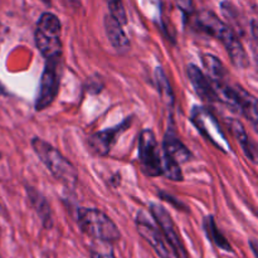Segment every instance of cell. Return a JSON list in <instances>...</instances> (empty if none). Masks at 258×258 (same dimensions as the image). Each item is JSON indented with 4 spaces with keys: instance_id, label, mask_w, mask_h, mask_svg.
<instances>
[{
    "instance_id": "1",
    "label": "cell",
    "mask_w": 258,
    "mask_h": 258,
    "mask_svg": "<svg viewBox=\"0 0 258 258\" xmlns=\"http://www.w3.org/2000/svg\"><path fill=\"white\" fill-rule=\"evenodd\" d=\"M197 25L207 34L218 39L226 48L232 63L238 68H246L249 66L248 55L237 35L236 30L231 25L226 24L218 15L211 10H201L197 14Z\"/></svg>"
},
{
    "instance_id": "2",
    "label": "cell",
    "mask_w": 258,
    "mask_h": 258,
    "mask_svg": "<svg viewBox=\"0 0 258 258\" xmlns=\"http://www.w3.org/2000/svg\"><path fill=\"white\" fill-rule=\"evenodd\" d=\"M32 148L58 183L71 190L76 188L78 183L77 169L67 158L62 155L58 149L40 138L33 139Z\"/></svg>"
},
{
    "instance_id": "3",
    "label": "cell",
    "mask_w": 258,
    "mask_h": 258,
    "mask_svg": "<svg viewBox=\"0 0 258 258\" xmlns=\"http://www.w3.org/2000/svg\"><path fill=\"white\" fill-rule=\"evenodd\" d=\"M76 222L83 233L103 243H116L121 238L120 229L115 222L100 209L78 208Z\"/></svg>"
},
{
    "instance_id": "4",
    "label": "cell",
    "mask_w": 258,
    "mask_h": 258,
    "mask_svg": "<svg viewBox=\"0 0 258 258\" xmlns=\"http://www.w3.org/2000/svg\"><path fill=\"white\" fill-rule=\"evenodd\" d=\"M62 24L59 18L50 12H45L38 19L35 28V45L40 54L47 59L62 58V40H60Z\"/></svg>"
},
{
    "instance_id": "5",
    "label": "cell",
    "mask_w": 258,
    "mask_h": 258,
    "mask_svg": "<svg viewBox=\"0 0 258 258\" xmlns=\"http://www.w3.org/2000/svg\"><path fill=\"white\" fill-rule=\"evenodd\" d=\"M190 120L197 127V130L212 145H214L218 150L223 151V153L229 151L231 145L226 140V135H224L223 130L221 128L218 121L216 120V117H214V115L211 111L202 107V106H194L193 110H191Z\"/></svg>"
},
{
    "instance_id": "6",
    "label": "cell",
    "mask_w": 258,
    "mask_h": 258,
    "mask_svg": "<svg viewBox=\"0 0 258 258\" xmlns=\"http://www.w3.org/2000/svg\"><path fill=\"white\" fill-rule=\"evenodd\" d=\"M60 81V59H47L35 98V110L44 111L54 102Z\"/></svg>"
},
{
    "instance_id": "7",
    "label": "cell",
    "mask_w": 258,
    "mask_h": 258,
    "mask_svg": "<svg viewBox=\"0 0 258 258\" xmlns=\"http://www.w3.org/2000/svg\"><path fill=\"white\" fill-rule=\"evenodd\" d=\"M139 163L145 175L150 178L163 175L161 155L159 153L158 141H156L154 131L149 128L141 131L140 138H139Z\"/></svg>"
},
{
    "instance_id": "8",
    "label": "cell",
    "mask_w": 258,
    "mask_h": 258,
    "mask_svg": "<svg viewBox=\"0 0 258 258\" xmlns=\"http://www.w3.org/2000/svg\"><path fill=\"white\" fill-rule=\"evenodd\" d=\"M150 213L153 219L156 222L159 228H160L164 239L168 241L169 246L173 249L174 256L176 258H189L188 252H186L185 246L183 243V239H181L178 228H176L175 223H174L169 212L161 204L151 203Z\"/></svg>"
},
{
    "instance_id": "9",
    "label": "cell",
    "mask_w": 258,
    "mask_h": 258,
    "mask_svg": "<svg viewBox=\"0 0 258 258\" xmlns=\"http://www.w3.org/2000/svg\"><path fill=\"white\" fill-rule=\"evenodd\" d=\"M135 224L139 234L150 244L151 248L155 251V253L159 257L170 258V251L168 249L160 229L155 226L153 218H150L145 211H140L136 214Z\"/></svg>"
},
{
    "instance_id": "10",
    "label": "cell",
    "mask_w": 258,
    "mask_h": 258,
    "mask_svg": "<svg viewBox=\"0 0 258 258\" xmlns=\"http://www.w3.org/2000/svg\"><path fill=\"white\" fill-rule=\"evenodd\" d=\"M131 122H133V117L125 118L122 122L113 126V127L106 128V130L98 131V133L91 135L88 138V146H90L91 151H93L96 155L100 156L108 155L111 149L113 148V145L117 141L118 136L130 127Z\"/></svg>"
},
{
    "instance_id": "11",
    "label": "cell",
    "mask_w": 258,
    "mask_h": 258,
    "mask_svg": "<svg viewBox=\"0 0 258 258\" xmlns=\"http://www.w3.org/2000/svg\"><path fill=\"white\" fill-rule=\"evenodd\" d=\"M186 75H188L194 91L202 100L207 101V102H218V96H217L213 82L207 77L206 73L198 66L189 64L186 67Z\"/></svg>"
},
{
    "instance_id": "12",
    "label": "cell",
    "mask_w": 258,
    "mask_h": 258,
    "mask_svg": "<svg viewBox=\"0 0 258 258\" xmlns=\"http://www.w3.org/2000/svg\"><path fill=\"white\" fill-rule=\"evenodd\" d=\"M163 154L168 158L173 159L174 161L180 165L186 163L191 159V153L189 149L180 141V139L176 135L175 130L171 125H169L163 140Z\"/></svg>"
},
{
    "instance_id": "13",
    "label": "cell",
    "mask_w": 258,
    "mask_h": 258,
    "mask_svg": "<svg viewBox=\"0 0 258 258\" xmlns=\"http://www.w3.org/2000/svg\"><path fill=\"white\" fill-rule=\"evenodd\" d=\"M105 30L108 42L116 49H127L130 47V40L123 30L122 24L111 14L105 17Z\"/></svg>"
},
{
    "instance_id": "14",
    "label": "cell",
    "mask_w": 258,
    "mask_h": 258,
    "mask_svg": "<svg viewBox=\"0 0 258 258\" xmlns=\"http://www.w3.org/2000/svg\"><path fill=\"white\" fill-rule=\"evenodd\" d=\"M228 126L231 128L232 135L234 136L238 144L241 145L242 150H243L244 155L247 156L248 160H251L252 163H257V150L254 144L249 140L248 134L246 133V128H244L243 123L239 120H236V118H231L228 121Z\"/></svg>"
},
{
    "instance_id": "15",
    "label": "cell",
    "mask_w": 258,
    "mask_h": 258,
    "mask_svg": "<svg viewBox=\"0 0 258 258\" xmlns=\"http://www.w3.org/2000/svg\"><path fill=\"white\" fill-rule=\"evenodd\" d=\"M27 194L28 198H29L30 204H32L34 211L37 212V214L39 216L44 228H50V227L53 226L52 211H50V207L49 204H48L45 197L33 188H28Z\"/></svg>"
},
{
    "instance_id": "16",
    "label": "cell",
    "mask_w": 258,
    "mask_h": 258,
    "mask_svg": "<svg viewBox=\"0 0 258 258\" xmlns=\"http://www.w3.org/2000/svg\"><path fill=\"white\" fill-rule=\"evenodd\" d=\"M154 75H155L156 90L160 95L161 101L168 108H173L175 105V95H174L173 87H171L165 71L163 70V67H156Z\"/></svg>"
},
{
    "instance_id": "17",
    "label": "cell",
    "mask_w": 258,
    "mask_h": 258,
    "mask_svg": "<svg viewBox=\"0 0 258 258\" xmlns=\"http://www.w3.org/2000/svg\"><path fill=\"white\" fill-rule=\"evenodd\" d=\"M203 228L206 231L207 237L209 238V241L214 244L216 247H218L219 249L226 252H233L231 243L228 242V239L223 236L219 228L217 227L216 221H214L213 216H207L203 221Z\"/></svg>"
},
{
    "instance_id": "18",
    "label": "cell",
    "mask_w": 258,
    "mask_h": 258,
    "mask_svg": "<svg viewBox=\"0 0 258 258\" xmlns=\"http://www.w3.org/2000/svg\"><path fill=\"white\" fill-rule=\"evenodd\" d=\"M202 62H203L204 68L207 71V77L212 81V82H222L224 77L227 75V70L224 67L223 63L221 62V59L216 57L213 54H204L202 58Z\"/></svg>"
},
{
    "instance_id": "19",
    "label": "cell",
    "mask_w": 258,
    "mask_h": 258,
    "mask_svg": "<svg viewBox=\"0 0 258 258\" xmlns=\"http://www.w3.org/2000/svg\"><path fill=\"white\" fill-rule=\"evenodd\" d=\"M161 168H163V175L166 176L169 180L181 181L183 180V173H181L180 165L173 159L168 158L166 155L161 156Z\"/></svg>"
},
{
    "instance_id": "20",
    "label": "cell",
    "mask_w": 258,
    "mask_h": 258,
    "mask_svg": "<svg viewBox=\"0 0 258 258\" xmlns=\"http://www.w3.org/2000/svg\"><path fill=\"white\" fill-rule=\"evenodd\" d=\"M106 3H107L108 9H110V14L115 19H117L121 24L125 25L127 23V15H126L122 0H106Z\"/></svg>"
},
{
    "instance_id": "21",
    "label": "cell",
    "mask_w": 258,
    "mask_h": 258,
    "mask_svg": "<svg viewBox=\"0 0 258 258\" xmlns=\"http://www.w3.org/2000/svg\"><path fill=\"white\" fill-rule=\"evenodd\" d=\"M175 5L184 15H186V17H190V15L196 12L193 0H175Z\"/></svg>"
},
{
    "instance_id": "22",
    "label": "cell",
    "mask_w": 258,
    "mask_h": 258,
    "mask_svg": "<svg viewBox=\"0 0 258 258\" xmlns=\"http://www.w3.org/2000/svg\"><path fill=\"white\" fill-rule=\"evenodd\" d=\"M91 258H116L112 249L103 248V247H92L91 248Z\"/></svg>"
},
{
    "instance_id": "23",
    "label": "cell",
    "mask_w": 258,
    "mask_h": 258,
    "mask_svg": "<svg viewBox=\"0 0 258 258\" xmlns=\"http://www.w3.org/2000/svg\"><path fill=\"white\" fill-rule=\"evenodd\" d=\"M64 3L66 7L71 8V9H78L80 8V0H62Z\"/></svg>"
},
{
    "instance_id": "24",
    "label": "cell",
    "mask_w": 258,
    "mask_h": 258,
    "mask_svg": "<svg viewBox=\"0 0 258 258\" xmlns=\"http://www.w3.org/2000/svg\"><path fill=\"white\" fill-rule=\"evenodd\" d=\"M249 244H251L252 252H253V254H254V256L257 257V242L254 241V239H252V241L249 242Z\"/></svg>"
},
{
    "instance_id": "25",
    "label": "cell",
    "mask_w": 258,
    "mask_h": 258,
    "mask_svg": "<svg viewBox=\"0 0 258 258\" xmlns=\"http://www.w3.org/2000/svg\"><path fill=\"white\" fill-rule=\"evenodd\" d=\"M43 3H44V4H47V5H50V2H52V0H42Z\"/></svg>"
},
{
    "instance_id": "26",
    "label": "cell",
    "mask_w": 258,
    "mask_h": 258,
    "mask_svg": "<svg viewBox=\"0 0 258 258\" xmlns=\"http://www.w3.org/2000/svg\"><path fill=\"white\" fill-rule=\"evenodd\" d=\"M0 258H3V257H2V252H0Z\"/></svg>"
}]
</instances>
